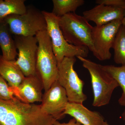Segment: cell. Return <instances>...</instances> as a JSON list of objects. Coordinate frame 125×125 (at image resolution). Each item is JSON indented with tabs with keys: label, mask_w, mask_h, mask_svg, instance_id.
<instances>
[{
	"label": "cell",
	"mask_w": 125,
	"mask_h": 125,
	"mask_svg": "<svg viewBox=\"0 0 125 125\" xmlns=\"http://www.w3.org/2000/svg\"><path fill=\"white\" fill-rule=\"evenodd\" d=\"M52 13L58 18L70 13H75L78 8L84 4V0H53Z\"/></svg>",
	"instance_id": "cell-17"
},
{
	"label": "cell",
	"mask_w": 125,
	"mask_h": 125,
	"mask_svg": "<svg viewBox=\"0 0 125 125\" xmlns=\"http://www.w3.org/2000/svg\"><path fill=\"white\" fill-rule=\"evenodd\" d=\"M56 120L43 113L40 105L26 103L15 97L0 99V125H54Z\"/></svg>",
	"instance_id": "cell-1"
},
{
	"label": "cell",
	"mask_w": 125,
	"mask_h": 125,
	"mask_svg": "<svg viewBox=\"0 0 125 125\" xmlns=\"http://www.w3.org/2000/svg\"><path fill=\"white\" fill-rule=\"evenodd\" d=\"M14 39L18 51L15 64L25 76L37 75L36 64L38 42L36 36L14 35Z\"/></svg>",
	"instance_id": "cell-8"
},
{
	"label": "cell",
	"mask_w": 125,
	"mask_h": 125,
	"mask_svg": "<svg viewBox=\"0 0 125 125\" xmlns=\"http://www.w3.org/2000/svg\"><path fill=\"white\" fill-rule=\"evenodd\" d=\"M11 34L8 25L3 21H0V47L2 56L7 60L14 61L18 53Z\"/></svg>",
	"instance_id": "cell-15"
},
{
	"label": "cell",
	"mask_w": 125,
	"mask_h": 125,
	"mask_svg": "<svg viewBox=\"0 0 125 125\" xmlns=\"http://www.w3.org/2000/svg\"><path fill=\"white\" fill-rule=\"evenodd\" d=\"M112 48L115 63L125 65V28L122 25L118 30Z\"/></svg>",
	"instance_id": "cell-19"
},
{
	"label": "cell",
	"mask_w": 125,
	"mask_h": 125,
	"mask_svg": "<svg viewBox=\"0 0 125 125\" xmlns=\"http://www.w3.org/2000/svg\"><path fill=\"white\" fill-rule=\"evenodd\" d=\"M69 102L65 90L57 80L45 92L40 105L43 113L58 120L65 115L64 112Z\"/></svg>",
	"instance_id": "cell-10"
},
{
	"label": "cell",
	"mask_w": 125,
	"mask_h": 125,
	"mask_svg": "<svg viewBox=\"0 0 125 125\" xmlns=\"http://www.w3.org/2000/svg\"><path fill=\"white\" fill-rule=\"evenodd\" d=\"M36 37L38 42L36 72L46 92L58 80V63L46 30L39 32Z\"/></svg>",
	"instance_id": "cell-2"
},
{
	"label": "cell",
	"mask_w": 125,
	"mask_h": 125,
	"mask_svg": "<svg viewBox=\"0 0 125 125\" xmlns=\"http://www.w3.org/2000/svg\"><path fill=\"white\" fill-rule=\"evenodd\" d=\"M121 20L112 21L107 24L93 27L92 42L96 53V58L99 61L110 59L112 48L117 33L121 25Z\"/></svg>",
	"instance_id": "cell-9"
},
{
	"label": "cell",
	"mask_w": 125,
	"mask_h": 125,
	"mask_svg": "<svg viewBox=\"0 0 125 125\" xmlns=\"http://www.w3.org/2000/svg\"><path fill=\"white\" fill-rule=\"evenodd\" d=\"M104 70L116 80L122 90L121 96L118 102L121 106H125V65L117 67L113 65H101Z\"/></svg>",
	"instance_id": "cell-18"
},
{
	"label": "cell",
	"mask_w": 125,
	"mask_h": 125,
	"mask_svg": "<svg viewBox=\"0 0 125 125\" xmlns=\"http://www.w3.org/2000/svg\"><path fill=\"white\" fill-rule=\"evenodd\" d=\"M122 117L124 120L125 121V109L122 114Z\"/></svg>",
	"instance_id": "cell-24"
},
{
	"label": "cell",
	"mask_w": 125,
	"mask_h": 125,
	"mask_svg": "<svg viewBox=\"0 0 125 125\" xmlns=\"http://www.w3.org/2000/svg\"><path fill=\"white\" fill-rule=\"evenodd\" d=\"M15 61L7 60L0 55V75L12 88L18 87L25 77Z\"/></svg>",
	"instance_id": "cell-14"
},
{
	"label": "cell",
	"mask_w": 125,
	"mask_h": 125,
	"mask_svg": "<svg viewBox=\"0 0 125 125\" xmlns=\"http://www.w3.org/2000/svg\"><path fill=\"white\" fill-rule=\"evenodd\" d=\"M122 25L124 26L125 28V15H124V17L122 19V20H121Z\"/></svg>",
	"instance_id": "cell-23"
},
{
	"label": "cell",
	"mask_w": 125,
	"mask_h": 125,
	"mask_svg": "<svg viewBox=\"0 0 125 125\" xmlns=\"http://www.w3.org/2000/svg\"><path fill=\"white\" fill-rule=\"evenodd\" d=\"M24 0H0V21L10 15H22L27 11Z\"/></svg>",
	"instance_id": "cell-16"
},
{
	"label": "cell",
	"mask_w": 125,
	"mask_h": 125,
	"mask_svg": "<svg viewBox=\"0 0 125 125\" xmlns=\"http://www.w3.org/2000/svg\"><path fill=\"white\" fill-rule=\"evenodd\" d=\"M3 21L8 25L11 34L15 36H35L47 29L42 12L34 7H27V11L23 14L8 16Z\"/></svg>",
	"instance_id": "cell-6"
},
{
	"label": "cell",
	"mask_w": 125,
	"mask_h": 125,
	"mask_svg": "<svg viewBox=\"0 0 125 125\" xmlns=\"http://www.w3.org/2000/svg\"><path fill=\"white\" fill-rule=\"evenodd\" d=\"M81 124L79 122L73 118L71 119L67 123H61L58 120H56L54 122V125H81Z\"/></svg>",
	"instance_id": "cell-22"
},
{
	"label": "cell",
	"mask_w": 125,
	"mask_h": 125,
	"mask_svg": "<svg viewBox=\"0 0 125 125\" xmlns=\"http://www.w3.org/2000/svg\"><path fill=\"white\" fill-rule=\"evenodd\" d=\"M15 97L11 87L0 75V99L8 101L13 99Z\"/></svg>",
	"instance_id": "cell-20"
},
{
	"label": "cell",
	"mask_w": 125,
	"mask_h": 125,
	"mask_svg": "<svg viewBox=\"0 0 125 125\" xmlns=\"http://www.w3.org/2000/svg\"><path fill=\"white\" fill-rule=\"evenodd\" d=\"M125 13V9L99 4L93 9L83 12V16L88 20L100 27L116 20H122Z\"/></svg>",
	"instance_id": "cell-12"
},
{
	"label": "cell",
	"mask_w": 125,
	"mask_h": 125,
	"mask_svg": "<svg viewBox=\"0 0 125 125\" xmlns=\"http://www.w3.org/2000/svg\"><path fill=\"white\" fill-rule=\"evenodd\" d=\"M59 24L67 42L74 46L87 47L96 57L92 38L93 27L83 16L70 13L59 18Z\"/></svg>",
	"instance_id": "cell-3"
},
{
	"label": "cell",
	"mask_w": 125,
	"mask_h": 125,
	"mask_svg": "<svg viewBox=\"0 0 125 125\" xmlns=\"http://www.w3.org/2000/svg\"><path fill=\"white\" fill-rule=\"evenodd\" d=\"M77 58L91 76L94 99V106H102L109 103L114 90L119 87L118 83L102 68L101 65L81 56Z\"/></svg>",
	"instance_id": "cell-4"
},
{
	"label": "cell",
	"mask_w": 125,
	"mask_h": 125,
	"mask_svg": "<svg viewBox=\"0 0 125 125\" xmlns=\"http://www.w3.org/2000/svg\"><path fill=\"white\" fill-rule=\"evenodd\" d=\"M10 87L14 96L23 102L27 104L42 102L43 85L37 75L25 76L18 87Z\"/></svg>",
	"instance_id": "cell-11"
},
{
	"label": "cell",
	"mask_w": 125,
	"mask_h": 125,
	"mask_svg": "<svg viewBox=\"0 0 125 125\" xmlns=\"http://www.w3.org/2000/svg\"><path fill=\"white\" fill-rule=\"evenodd\" d=\"M64 114L70 115L83 125H109L98 112L90 111L78 103L69 102Z\"/></svg>",
	"instance_id": "cell-13"
},
{
	"label": "cell",
	"mask_w": 125,
	"mask_h": 125,
	"mask_svg": "<svg viewBox=\"0 0 125 125\" xmlns=\"http://www.w3.org/2000/svg\"><path fill=\"white\" fill-rule=\"evenodd\" d=\"M96 3L97 4H103L123 8L125 10V0H97Z\"/></svg>",
	"instance_id": "cell-21"
},
{
	"label": "cell",
	"mask_w": 125,
	"mask_h": 125,
	"mask_svg": "<svg viewBox=\"0 0 125 125\" xmlns=\"http://www.w3.org/2000/svg\"><path fill=\"white\" fill-rule=\"evenodd\" d=\"M76 57H65L58 65L57 81L66 92L69 102L83 104L87 96L83 93L84 81L74 69Z\"/></svg>",
	"instance_id": "cell-7"
},
{
	"label": "cell",
	"mask_w": 125,
	"mask_h": 125,
	"mask_svg": "<svg viewBox=\"0 0 125 125\" xmlns=\"http://www.w3.org/2000/svg\"><path fill=\"white\" fill-rule=\"evenodd\" d=\"M42 12L46 20L47 31L51 39L58 65L65 57L81 56L86 58L89 54L88 48L85 46H74L67 42L59 26V18L52 12L45 11Z\"/></svg>",
	"instance_id": "cell-5"
}]
</instances>
